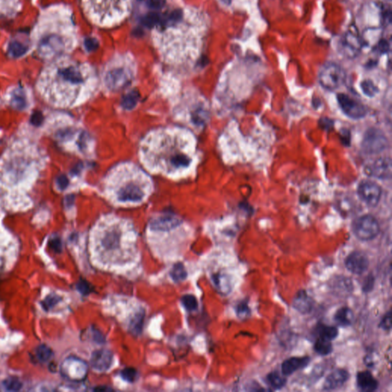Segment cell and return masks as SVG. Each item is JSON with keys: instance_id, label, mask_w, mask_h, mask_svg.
I'll list each match as a JSON object with an SVG mask.
<instances>
[{"instance_id": "obj_17", "label": "cell", "mask_w": 392, "mask_h": 392, "mask_svg": "<svg viewBox=\"0 0 392 392\" xmlns=\"http://www.w3.org/2000/svg\"><path fill=\"white\" fill-rule=\"evenodd\" d=\"M362 43V38L359 36L356 28L351 26L342 39V52L346 57L354 59L360 53Z\"/></svg>"}, {"instance_id": "obj_22", "label": "cell", "mask_w": 392, "mask_h": 392, "mask_svg": "<svg viewBox=\"0 0 392 392\" xmlns=\"http://www.w3.org/2000/svg\"><path fill=\"white\" fill-rule=\"evenodd\" d=\"M91 364L93 369L98 372H107L114 364V355L108 350H98L93 353Z\"/></svg>"}, {"instance_id": "obj_34", "label": "cell", "mask_w": 392, "mask_h": 392, "mask_svg": "<svg viewBox=\"0 0 392 392\" xmlns=\"http://www.w3.org/2000/svg\"><path fill=\"white\" fill-rule=\"evenodd\" d=\"M3 386L7 391L17 392V391L21 390L22 388V384L17 378H9L4 381Z\"/></svg>"}, {"instance_id": "obj_23", "label": "cell", "mask_w": 392, "mask_h": 392, "mask_svg": "<svg viewBox=\"0 0 392 392\" xmlns=\"http://www.w3.org/2000/svg\"><path fill=\"white\" fill-rule=\"evenodd\" d=\"M350 378V374L346 370L338 369L330 373L326 377L323 389L326 391L335 390L342 387Z\"/></svg>"}, {"instance_id": "obj_14", "label": "cell", "mask_w": 392, "mask_h": 392, "mask_svg": "<svg viewBox=\"0 0 392 392\" xmlns=\"http://www.w3.org/2000/svg\"><path fill=\"white\" fill-rule=\"evenodd\" d=\"M353 229L357 238L361 241H371L379 234V223L374 216L365 215L355 220Z\"/></svg>"}, {"instance_id": "obj_12", "label": "cell", "mask_w": 392, "mask_h": 392, "mask_svg": "<svg viewBox=\"0 0 392 392\" xmlns=\"http://www.w3.org/2000/svg\"><path fill=\"white\" fill-rule=\"evenodd\" d=\"M56 138L68 151L84 157L95 156V142L84 128L71 119L56 133Z\"/></svg>"}, {"instance_id": "obj_5", "label": "cell", "mask_w": 392, "mask_h": 392, "mask_svg": "<svg viewBox=\"0 0 392 392\" xmlns=\"http://www.w3.org/2000/svg\"><path fill=\"white\" fill-rule=\"evenodd\" d=\"M90 248L95 265L105 271H124L139 259L134 224L114 215H105L98 220L91 230Z\"/></svg>"}, {"instance_id": "obj_33", "label": "cell", "mask_w": 392, "mask_h": 392, "mask_svg": "<svg viewBox=\"0 0 392 392\" xmlns=\"http://www.w3.org/2000/svg\"><path fill=\"white\" fill-rule=\"evenodd\" d=\"M170 274H171L173 280H176V282L185 280L186 278V276H187L186 269H185L182 264H177L174 265Z\"/></svg>"}, {"instance_id": "obj_7", "label": "cell", "mask_w": 392, "mask_h": 392, "mask_svg": "<svg viewBox=\"0 0 392 392\" xmlns=\"http://www.w3.org/2000/svg\"><path fill=\"white\" fill-rule=\"evenodd\" d=\"M103 193L115 206H137L145 203L154 191L150 176L133 162H120L103 178Z\"/></svg>"}, {"instance_id": "obj_44", "label": "cell", "mask_w": 392, "mask_h": 392, "mask_svg": "<svg viewBox=\"0 0 392 392\" xmlns=\"http://www.w3.org/2000/svg\"><path fill=\"white\" fill-rule=\"evenodd\" d=\"M378 50L382 53H387L389 51V44L386 40L381 39L378 44Z\"/></svg>"}, {"instance_id": "obj_15", "label": "cell", "mask_w": 392, "mask_h": 392, "mask_svg": "<svg viewBox=\"0 0 392 392\" xmlns=\"http://www.w3.org/2000/svg\"><path fill=\"white\" fill-rule=\"evenodd\" d=\"M388 146V139L380 130L371 129L368 130L362 141V149L366 154H378Z\"/></svg>"}, {"instance_id": "obj_35", "label": "cell", "mask_w": 392, "mask_h": 392, "mask_svg": "<svg viewBox=\"0 0 392 392\" xmlns=\"http://www.w3.org/2000/svg\"><path fill=\"white\" fill-rule=\"evenodd\" d=\"M181 301H182L184 307H186L188 310L193 311V310H196V309L198 308V302H197V299H196V298L194 296H193V295H189V294L185 295V296H182Z\"/></svg>"}, {"instance_id": "obj_25", "label": "cell", "mask_w": 392, "mask_h": 392, "mask_svg": "<svg viewBox=\"0 0 392 392\" xmlns=\"http://www.w3.org/2000/svg\"><path fill=\"white\" fill-rule=\"evenodd\" d=\"M357 386L362 392H372L378 389V382L370 372H361L357 374Z\"/></svg>"}, {"instance_id": "obj_28", "label": "cell", "mask_w": 392, "mask_h": 392, "mask_svg": "<svg viewBox=\"0 0 392 392\" xmlns=\"http://www.w3.org/2000/svg\"><path fill=\"white\" fill-rule=\"evenodd\" d=\"M266 382L274 390H280L284 387V385L287 383V380L284 378V374H280L279 372L274 371L268 374V376L266 378Z\"/></svg>"}, {"instance_id": "obj_6", "label": "cell", "mask_w": 392, "mask_h": 392, "mask_svg": "<svg viewBox=\"0 0 392 392\" xmlns=\"http://www.w3.org/2000/svg\"><path fill=\"white\" fill-rule=\"evenodd\" d=\"M33 45L44 59L64 57L77 45V31L72 11L65 5H55L43 12L33 31Z\"/></svg>"}, {"instance_id": "obj_13", "label": "cell", "mask_w": 392, "mask_h": 392, "mask_svg": "<svg viewBox=\"0 0 392 392\" xmlns=\"http://www.w3.org/2000/svg\"><path fill=\"white\" fill-rule=\"evenodd\" d=\"M346 72L336 63H326L319 72V84L329 91H334L340 88L346 82Z\"/></svg>"}, {"instance_id": "obj_41", "label": "cell", "mask_w": 392, "mask_h": 392, "mask_svg": "<svg viewBox=\"0 0 392 392\" xmlns=\"http://www.w3.org/2000/svg\"><path fill=\"white\" fill-rule=\"evenodd\" d=\"M48 247L51 249L53 250L54 252H60L61 251V242L59 237H53L50 238L48 241Z\"/></svg>"}, {"instance_id": "obj_36", "label": "cell", "mask_w": 392, "mask_h": 392, "mask_svg": "<svg viewBox=\"0 0 392 392\" xmlns=\"http://www.w3.org/2000/svg\"><path fill=\"white\" fill-rule=\"evenodd\" d=\"M361 88H362L363 93L365 94L366 96H374V95H376L377 91H378V89H377L375 85H374L372 81L370 80H366L362 81V84H361Z\"/></svg>"}, {"instance_id": "obj_45", "label": "cell", "mask_w": 392, "mask_h": 392, "mask_svg": "<svg viewBox=\"0 0 392 392\" xmlns=\"http://www.w3.org/2000/svg\"><path fill=\"white\" fill-rule=\"evenodd\" d=\"M85 282H80V283H79L77 286L78 290L80 293H82V294H86V293H88V286H86L85 287Z\"/></svg>"}, {"instance_id": "obj_27", "label": "cell", "mask_w": 392, "mask_h": 392, "mask_svg": "<svg viewBox=\"0 0 392 392\" xmlns=\"http://www.w3.org/2000/svg\"><path fill=\"white\" fill-rule=\"evenodd\" d=\"M335 323L341 326H351L354 319V315L353 311L348 307H342L335 313Z\"/></svg>"}, {"instance_id": "obj_26", "label": "cell", "mask_w": 392, "mask_h": 392, "mask_svg": "<svg viewBox=\"0 0 392 392\" xmlns=\"http://www.w3.org/2000/svg\"><path fill=\"white\" fill-rule=\"evenodd\" d=\"M294 307L301 314H309L314 307V301L304 291H299L294 298Z\"/></svg>"}, {"instance_id": "obj_30", "label": "cell", "mask_w": 392, "mask_h": 392, "mask_svg": "<svg viewBox=\"0 0 392 392\" xmlns=\"http://www.w3.org/2000/svg\"><path fill=\"white\" fill-rule=\"evenodd\" d=\"M314 350L320 355H327L333 351V345L330 341L319 338L315 341Z\"/></svg>"}, {"instance_id": "obj_38", "label": "cell", "mask_w": 392, "mask_h": 392, "mask_svg": "<svg viewBox=\"0 0 392 392\" xmlns=\"http://www.w3.org/2000/svg\"><path fill=\"white\" fill-rule=\"evenodd\" d=\"M379 326L382 330L390 331L391 328H392V312H391V310L382 318Z\"/></svg>"}, {"instance_id": "obj_24", "label": "cell", "mask_w": 392, "mask_h": 392, "mask_svg": "<svg viewBox=\"0 0 392 392\" xmlns=\"http://www.w3.org/2000/svg\"><path fill=\"white\" fill-rule=\"evenodd\" d=\"M310 362V358L308 356L292 357L287 358L282 364V374H284V376L291 375L298 370L307 367Z\"/></svg>"}, {"instance_id": "obj_43", "label": "cell", "mask_w": 392, "mask_h": 392, "mask_svg": "<svg viewBox=\"0 0 392 392\" xmlns=\"http://www.w3.org/2000/svg\"><path fill=\"white\" fill-rule=\"evenodd\" d=\"M237 313L240 317H246L249 314V308L246 302H242L237 306Z\"/></svg>"}, {"instance_id": "obj_42", "label": "cell", "mask_w": 392, "mask_h": 392, "mask_svg": "<svg viewBox=\"0 0 392 392\" xmlns=\"http://www.w3.org/2000/svg\"><path fill=\"white\" fill-rule=\"evenodd\" d=\"M374 284V277L372 275H369L366 277L363 283V291L365 292H370L373 289Z\"/></svg>"}, {"instance_id": "obj_1", "label": "cell", "mask_w": 392, "mask_h": 392, "mask_svg": "<svg viewBox=\"0 0 392 392\" xmlns=\"http://www.w3.org/2000/svg\"><path fill=\"white\" fill-rule=\"evenodd\" d=\"M48 161L46 153L34 141L14 139L0 157V207L11 211L32 207V195Z\"/></svg>"}, {"instance_id": "obj_39", "label": "cell", "mask_w": 392, "mask_h": 392, "mask_svg": "<svg viewBox=\"0 0 392 392\" xmlns=\"http://www.w3.org/2000/svg\"><path fill=\"white\" fill-rule=\"evenodd\" d=\"M60 301V298L58 296H48L46 299L43 301V307L49 310L52 308L54 306H56L59 302Z\"/></svg>"}, {"instance_id": "obj_32", "label": "cell", "mask_w": 392, "mask_h": 392, "mask_svg": "<svg viewBox=\"0 0 392 392\" xmlns=\"http://www.w3.org/2000/svg\"><path fill=\"white\" fill-rule=\"evenodd\" d=\"M36 356L40 362H46L52 358V351L45 345H41L36 350Z\"/></svg>"}, {"instance_id": "obj_31", "label": "cell", "mask_w": 392, "mask_h": 392, "mask_svg": "<svg viewBox=\"0 0 392 392\" xmlns=\"http://www.w3.org/2000/svg\"><path fill=\"white\" fill-rule=\"evenodd\" d=\"M24 95L23 91L21 89L16 88V90H13L11 95V105L18 107L19 109L23 108L25 107V100L21 98H24Z\"/></svg>"}, {"instance_id": "obj_20", "label": "cell", "mask_w": 392, "mask_h": 392, "mask_svg": "<svg viewBox=\"0 0 392 392\" xmlns=\"http://www.w3.org/2000/svg\"><path fill=\"white\" fill-rule=\"evenodd\" d=\"M392 170V161L389 158L375 159L365 168V172L368 176L382 179H390Z\"/></svg>"}, {"instance_id": "obj_21", "label": "cell", "mask_w": 392, "mask_h": 392, "mask_svg": "<svg viewBox=\"0 0 392 392\" xmlns=\"http://www.w3.org/2000/svg\"><path fill=\"white\" fill-rule=\"evenodd\" d=\"M346 267L348 271L354 274H363L369 268V258L362 252H353L346 258Z\"/></svg>"}, {"instance_id": "obj_40", "label": "cell", "mask_w": 392, "mask_h": 392, "mask_svg": "<svg viewBox=\"0 0 392 392\" xmlns=\"http://www.w3.org/2000/svg\"><path fill=\"white\" fill-rule=\"evenodd\" d=\"M121 375L128 382H134L137 377V372L133 369H126L122 372Z\"/></svg>"}, {"instance_id": "obj_11", "label": "cell", "mask_w": 392, "mask_h": 392, "mask_svg": "<svg viewBox=\"0 0 392 392\" xmlns=\"http://www.w3.org/2000/svg\"><path fill=\"white\" fill-rule=\"evenodd\" d=\"M137 68L130 55H119L113 58L103 68L101 85L107 94L118 93L134 83Z\"/></svg>"}, {"instance_id": "obj_10", "label": "cell", "mask_w": 392, "mask_h": 392, "mask_svg": "<svg viewBox=\"0 0 392 392\" xmlns=\"http://www.w3.org/2000/svg\"><path fill=\"white\" fill-rule=\"evenodd\" d=\"M174 118L196 131L205 127L209 119V104L198 91L186 90L171 102Z\"/></svg>"}, {"instance_id": "obj_4", "label": "cell", "mask_w": 392, "mask_h": 392, "mask_svg": "<svg viewBox=\"0 0 392 392\" xmlns=\"http://www.w3.org/2000/svg\"><path fill=\"white\" fill-rule=\"evenodd\" d=\"M98 87V75L91 64L65 56L45 67L36 83L44 100L59 108L82 105L95 95Z\"/></svg>"}, {"instance_id": "obj_18", "label": "cell", "mask_w": 392, "mask_h": 392, "mask_svg": "<svg viewBox=\"0 0 392 392\" xmlns=\"http://www.w3.org/2000/svg\"><path fill=\"white\" fill-rule=\"evenodd\" d=\"M358 195L366 205L375 207L379 203L382 196V188L373 181H362L358 185Z\"/></svg>"}, {"instance_id": "obj_19", "label": "cell", "mask_w": 392, "mask_h": 392, "mask_svg": "<svg viewBox=\"0 0 392 392\" xmlns=\"http://www.w3.org/2000/svg\"><path fill=\"white\" fill-rule=\"evenodd\" d=\"M61 372L65 378L72 381H81L88 372V366L78 358H69L63 362Z\"/></svg>"}, {"instance_id": "obj_3", "label": "cell", "mask_w": 392, "mask_h": 392, "mask_svg": "<svg viewBox=\"0 0 392 392\" xmlns=\"http://www.w3.org/2000/svg\"><path fill=\"white\" fill-rule=\"evenodd\" d=\"M153 39L162 61L173 66L194 64L201 56L207 21L201 12L185 8L162 16Z\"/></svg>"}, {"instance_id": "obj_2", "label": "cell", "mask_w": 392, "mask_h": 392, "mask_svg": "<svg viewBox=\"0 0 392 392\" xmlns=\"http://www.w3.org/2000/svg\"><path fill=\"white\" fill-rule=\"evenodd\" d=\"M138 154L146 171L176 181L195 175L200 160L196 137L183 127L151 130L141 140Z\"/></svg>"}, {"instance_id": "obj_16", "label": "cell", "mask_w": 392, "mask_h": 392, "mask_svg": "<svg viewBox=\"0 0 392 392\" xmlns=\"http://www.w3.org/2000/svg\"><path fill=\"white\" fill-rule=\"evenodd\" d=\"M337 100L343 113L352 119H360L367 114V109L363 103L347 95L339 94Z\"/></svg>"}, {"instance_id": "obj_8", "label": "cell", "mask_w": 392, "mask_h": 392, "mask_svg": "<svg viewBox=\"0 0 392 392\" xmlns=\"http://www.w3.org/2000/svg\"><path fill=\"white\" fill-rule=\"evenodd\" d=\"M146 235L156 255L169 260L180 255L191 238L193 230L175 215L162 213L152 217Z\"/></svg>"}, {"instance_id": "obj_9", "label": "cell", "mask_w": 392, "mask_h": 392, "mask_svg": "<svg viewBox=\"0 0 392 392\" xmlns=\"http://www.w3.org/2000/svg\"><path fill=\"white\" fill-rule=\"evenodd\" d=\"M134 0H81L87 18L102 28L119 25L130 16Z\"/></svg>"}, {"instance_id": "obj_29", "label": "cell", "mask_w": 392, "mask_h": 392, "mask_svg": "<svg viewBox=\"0 0 392 392\" xmlns=\"http://www.w3.org/2000/svg\"><path fill=\"white\" fill-rule=\"evenodd\" d=\"M318 334H319V338L332 342L338 336L339 331L335 326L321 325L318 327Z\"/></svg>"}, {"instance_id": "obj_37", "label": "cell", "mask_w": 392, "mask_h": 392, "mask_svg": "<svg viewBox=\"0 0 392 392\" xmlns=\"http://www.w3.org/2000/svg\"><path fill=\"white\" fill-rule=\"evenodd\" d=\"M25 49H26V47L21 45V43L19 41H13V42L12 41L9 48L11 55L16 56V57L23 55L25 52Z\"/></svg>"}]
</instances>
